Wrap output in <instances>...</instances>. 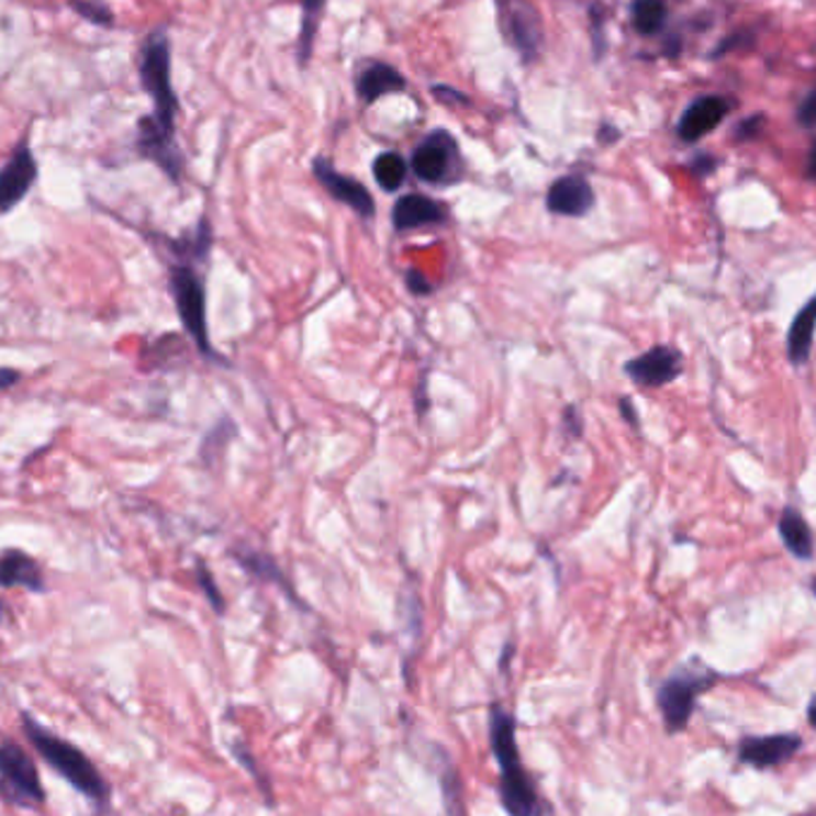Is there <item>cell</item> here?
Wrapping results in <instances>:
<instances>
[{
  "instance_id": "cell-1",
  "label": "cell",
  "mask_w": 816,
  "mask_h": 816,
  "mask_svg": "<svg viewBox=\"0 0 816 816\" xmlns=\"http://www.w3.org/2000/svg\"><path fill=\"white\" fill-rule=\"evenodd\" d=\"M22 733L26 740L32 742L36 754L44 759L53 771H58L67 783L77 787L87 800H91V805L96 809L108 812L113 787L103 779L99 767H96L77 745L55 736V733L48 730L44 724H38L32 714H22Z\"/></svg>"
},
{
  "instance_id": "cell-2",
  "label": "cell",
  "mask_w": 816,
  "mask_h": 816,
  "mask_svg": "<svg viewBox=\"0 0 816 816\" xmlns=\"http://www.w3.org/2000/svg\"><path fill=\"white\" fill-rule=\"evenodd\" d=\"M490 747L500 767V800L508 816H535L539 797L528 769L521 762L516 718L500 702L490 704Z\"/></svg>"
},
{
  "instance_id": "cell-3",
  "label": "cell",
  "mask_w": 816,
  "mask_h": 816,
  "mask_svg": "<svg viewBox=\"0 0 816 816\" xmlns=\"http://www.w3.org/2000/svg\"><path fill=\"white\" fill-rule=\"evenodd\" d=\"M139 77L146 93L154 101V115L146 120L154 124L156 130L175 136V120L179 113V101L172 89L170 77V38L165 30L150 32L142 48Z\"/></svg>"
},
{
  "instance_id": "cell-4",
  "label": "cell",
  "mask_w": 816,
  "mask_h": 816,
  "mask_svg": "<svg viewBox=\"0 0 816 816\" xmlns=\"http://www.w3.org/2000/svg\"><path fill=\"white\" fill-rule=\"evenodd\" d=\"M0 795L18 807L36 809L46 802L36 762L22 745L0 742Z\"/></svg>"
},
{
  "instance_id": "cell-5",
  "label": "cell",
  "mask_w": 816,
  "mask_h": 816,
  "mask_svg": "<svg viewBox=\"0 0 816 816\" xmlns=\"http://www.w3.org/2000/svg\"><path fill=\"white\" fill-rule=\"evenodd\" d=\"M170 292L189 337L197 344L203 356L213 358V347L209 339V317H205V289L203 280L187 262H179L170 270Z\"/></svg>"
},
{
  "instance_id": "cell-6",
  "label": "cell",
  "mask_w": 816,
  "mask_h": 816,
  "mask_svg": "<svg viewBox=\"0 0 816 816\" xmlns=\"http://www.w3.org/2000/svg\"><path fill=\"white\" fill-rule=\"evenodd\" d=\"M496 22L502 38L521 55V60L533 63L543 51L545 26L530 0H496Z\"/></svg>"
},
{
  "instance_id": "cell-7",
  "label": "cell",
  "mask_w": 816,
  "mask_h": 816,
  "mask_svg": "<svg viewBox=\"0 0 816 816\" xmlns=\"http://www.w3.org/2000/svg\"><path fill=\"white\" fill-rule=\"evenodd\" d=\"M456 163H459V146H456L454 136L445 130H437L413 150L411 170L427 185H441L451 177Z\"/></svg>"
},
{
  "instance_id": "cell-8",
  "label": "cell",
  "mask_w": 816,
  "mask_h": 816,
  "mask_svg": "<svg viewBox=\"0 0 816 816\" xmlns=\"http://www.w3.org/2000/svg\"><path fill=\"white\" fill-rule=\"evenodd\" d=\"M38 177V165L26 142L15 146L8 163L0 168V213H10L24 201Z\"/></svg>"
},
{
  "instance_id": "cell-9",
  "label": "cell",
  "mask_w": 816,
  "mask_h": 816,
  "mask_svg": "<svg viewBox=\"0 0 816 816\" xmlns=\"http://www.w3.org/2000/svg\"><path fill=\"white\" fill-rule=\"evenodd\" d=\"M626 376L638 387H663L683 376V354L675 347H652L649 351L630 358L626 364Z\"/></svg>"
},
{
  "instance_id": "cell-10",
  "label": "cell",
  "mask_w": 816,
  "mask_h": 816,
  "mask_svg": "<svg viewBox=\"0 0 816 816\" xmlns=\"http://www.w3.org/2000/svg\"><path fill=\"white\" fill-rule=\"evenodd\" d=\"M702 685H704L702 678L693 673H675L659 688L657 702H659L663 722H667V728L671 733L688 726V718L690 714H693L695 700H697Z\"/></svg>"
},
{
  "instance_id": "cell-11",
  "label": "cell",
  "mask_w": 816,
  "mask_h": 816,
  "mask_svg": "<svg viewBox=\"0 0 816 816\" xmlns=\"http://www.w3.org/2000/svg\"><path fill=\"white\" fill-rule=\"evenodd\" d=\"M313 175L317 177V182H321L327 189V193L335 201L349 205V209L356 211L361 217L376 215V201H372L370 191L361 182H358V179L339 175L335 170V165H332L329 160L315 158L313 160Z\"/></svg>"
},
{
  "instance_id": "cell-12",
  "label": "cell",
  "mask_w": 816,
  "mask_h": 816,
  "mask_svg": "<svg viewBox=\"0 0 816 816\" xmlns=\"http://www.w3.org/2000/svg\"><path fill=\"white\" fill-rule=\"evenodd\" d=\"M728 110L730 103L722 99V96H704V99H697L695 103H690L685 108V113L681 115V122H678V136H681L683 142H700L702 136H707L724 122Z\"/></svg>"
},
{
  "instance_id": "cell-13",
  "label": "cell",
  "mask_w": 816,
  "mask_h": 816,
  "mask_svg": "<svg viewBox=\"0 0 816 816\" xmlns=\"http://www.w3.org/2000/svg\"><path fill=\"white\" fill-rule=\"evenodd\" d=\"M592 205L594 191L585 177H561L547 191V209L563 217H583L592 211Z\"/></svg>"
},
{
  "instance_id": "cell-14",
  "label": "cell",
  "mask_w": 816,
  "mask_h": 816,
  "mask_svg": "<svg viewBox=\"0 0 816 816\" xmlns=\"http://www.w3.org/2000/svg\"><path fill=\"white\" fill-rule=\"evenodd\" d=\"M447 220L445 205L437 203L435 199H427L423 193H406L401 197L394 209H392V225L399 232L406 230H418L425 225H439Z\"/></svg>"
},
{
  "instance_id": "cell-15",
  "label": "cell",
  "mask_w": 816,
  "mask_h": 816,
  "mask_svg": "<svg viewBox=\"0 0 816 816\" xmlns=\"http://www.w3.org/2000/svg\"><path fill=\"white\" fill-rule=\"evenodd\" d=\"M0 588H24L30 592H44V573L41 566L20 549L0 551Z\"/></svg>"
},
{
  "instance_id": "cell-16",
  "label": "cell",
  "mask_w": 816,
  "mask_h": 816,
  "mask_svg": "<svg viewBox=\"0 0 816 816\" xmlns=\"http://www.w3.org/2000/svg\"><path fill=\"white\" fill-rule=\"evenodd\" d=\"M356 89H358V96H361L366 103H376V101L382 99V96L404 91L406 79L392 65L372 63L361 72V77H358Z\"/></svg>"
},
{
  "instance_id": "cell-17",
  "label": "cell",
  "mask_w": 816,
  "mask_h": 816,
  "mask_svg": "<svg viewBox=\"0 0 816 816\" xmlns=\"http://www.w3.org/2000/svg\"><path fill=\"white\" fill-rule=\"evenodd\" d=\"M816 332V292L795 315V321L787 332V358L795 368L805 366L809 361L812 344Z\"/></svg>"
},
{
  "instance_id": "cell-18",
  "label": "cell",
  "mask_w": 816,
  "mask_h": 816,
  "mask_svg": "<svg viewBox=\"0 0 816 816\" xmlns=\"http://www.w3.org/2000/svg\"><path fill=\"white\" fill-rule=\"evenodd\" d=\"M779 535L783 539L785 549L800 561H812L814 559V535L805 516L797 508L785 506L779 518Z\"/></svg>"
},
{
  "instance_id": "cell-19",
  "label": "cell",
  "mask_w": 816,
  "mask_h": 816,
  "mask_svg": "<svg viewBox=\"0 0 816 816\" xmlns=\"http://www.w3.org/2000/svg\"><path fill=\"white\" fill-rule=\"evenodd\" d=\"M800 747V738L795 736H771V738H757L747 740L742 745V759L747 764L754 767H771L779 764L783 759L793 757Z\"/></svg>"
},
{
  "instance_id": "cell-20",
  "label": "cell",
  "mask_w": 816,
  "mask_h": 816,
  "mask_svg": "<svg viewBox=\"0 0 816 816\" xmlns=\"http://www.w3.org/2000/svg\"><path fill=\"white\" fill-rule=\"evenodd\" d=\"M630 15L635 30L642 36H655L663 30V24H667L669 10L663 0H633Z\"/></svg>"
},
{
  "instance_id": "cell-21",
  "label": "cell",
  "mask_w": 816,
  "mask_h": 816,
  "mask_svg": "<svg viewBox=\"0 0 816 816\" xmlns=\"http://www.w3.org/2000/svg\"><path fill=\"white\" fill-rule=\"evenodd\" d=\"M409 175V163L401 158L394 150H387V154H380L372 163V177L384 191H396L401 185L406 182Z\"/></svg>"
},
{
  "instance_id": "cell-22",
  "label": "cell",
  "mask_w": 816,
  "mask_h": 816,
  "mask_svg": "<svg viewBox=\"0 0 816 816\" xmlns=\"http://www.w3.org/2000/svg\"><path fill=\"white\" fill-rule=\"evenodd\" d=\"M325 8V0H301V10H303V22H301V38H299V60L301 65H306L313 51V38L317 32V22H321Z\"/></svg>"
},
{
  "instance_id": "cell-23",
  "label": "cell",
  "mask_w": 816,
  "mask_h": 816,
  "mask_svg": "<svg viewBox=\"0 0 816 816\" xmlns=\"http://www.w3.org/2000/svg\"><path fill=\"white\" fill-rule=\"evenodd\" d=\"M439 785H441V797H445V809L449 816H468L466 814V802H463V785L459 781V773L447 762L441 764L439 771Z\"/></svg>"
},
{
  "instance_id": "cell-24",
  "label": "cell",
  "mask_w": 816,
  "mask_h": 816,
  "mask_svg": "<svg viewBox=\"0 0 816 816\" xmlns=\"http://www.w3.org/2000/svg\"><path fill=\"white\" fill-rule=\"evenodd\" d=\"M70 8L96 26H113L115 22L113 10L108 8L105 0H70Z\"/></svg>"
},
{
  "instance_id": "cell-25",
  "label": "cell",
  "mask_w": 816,
  "mask_h": 816,
  "mask_svg": "<svg viewBox=\"0 0 816 816\" xmlns=\"http://www.w3.org/2000/svg\"><path fill=\"white\" fill-rule=\"evenodd\" d=\"M234 757H237L239 759V764L248 771V773H251V776L256 779V783L260 785V791H262V795H266L268 800H272V791H270V785H268V779L266 776H262V773H260V769H258V764H256V759L251 757V752H246L244 750V747L237 742V745H234Z\"/></svg>"
},
{
  "instance_id": "cell-26",
  "label": "cell",
  "mask_w": 816,
  "mask_h": 816,
  "mask_svg": "<svg viewBox=\"0 0 816 816\" xmlns=\"http://www.w3.org/2000/svg\"><path fill=\"white\" fill-rule=\"evenodd\" d=\"M197 575H199V585L203 588L205 597H209V602L213 604V608H215V612H217V614H223V612H225V600H223V594H220V590L215 588V583H213L211 573H209V571H205V569H203V566H199Z\"/></svg>"
},
{
  "instance_id": "cell-27",
  "label": "cell",
  "mask_w": 816,
  "mask_h": 816,
  "mask_svg": "<svg viewBox=\"0 0 816 816\" xmlns=\"http://www.w3.org/2000/svg\"><path fill=\"white\" fill-rule=\"evenodd\" d=\"M797 122L805 130H814L816 127V89L807 96L805 101L800 103V108H797Z\"/></svg>"
},
{
  "instance_id": "cell-28",
  "label": "cell",
  "mask_w": 816,
  "mask_h": 816,
  "mask_svg": "<svg viewBox=\"0 0 816 816\" xmlns=\"http://www.w3.org/2000/svg\"><path fill=\"white\" fill-rule=\"evenodd\" d=\"M762 127H764V118H762V115H752V118H747V120H742V122L738 124L736 139H738V142H750V139H754V136H757L759 132H762Z\"/></svg>"
},
{
  "instance_id": "cell-29",
  "label": "cell",
  "mask_w": 816,
  "mask_h": 816,
  "mask_svg": "<svg viewBox=\"0 0 816 816\" xmlns=\"http://www.w3.org/2000/svg\"><path fill=\"white\" fill-rule=\"evenodd\" d=\"M406 284H409V289H411V292L416 294V297H425V294H431V292H433V284L427 282V280L423 278V275L416 272V270L406 272Z\"/></svg>"
},
{
  "instance_id": "cell-30",
  "label": "cell",
  "mask_w": 816,
  "mask_h": 816,
  "mask_svg": "<svg viewBox=\"0 0 816 816\" xmlns=\"http://www.w3.org/2000/svg\"><path fill=\"white\" fill-rule=\"evenodd\" d=\"M716 168H718V163L712 156H697L693 163H690V170H693L697 177H709Z\"/></svg>"
},
{
  "instance_id": "cell-31",
  "label": "cell",
  "mask_w": 816,
  "mask_h": 816,
  "mask_svg": "<svg viewBox=\"0 0 816 816\" xmlns=\"http://www.w3.org/2000/svg\"><path fill=\"white\" fill-rule=\"evenodd\" d=\"M747 41H752L750 34H733V36H728V38L724 41V44H718V48L714 51L712 58H718V55H724V53H728V51H733V48H742V46L747 44Z\"/></svg>"
},
{
  "instance_id": "cell-32",
  "label": "cell",
  "mask_w": 816,
  "mask_h": 816,
  "mask_svg": "<svg viewBox=\"0 0 816 816\" xmlns=\"http://www.w3.org/2000/svg\"><path fill=\"white\" fill-rule=\"evenodd\" d=\"M433 91H435L437 99H439V101H445V103H459V105H466V103H468L466 93L456 91V89H449V87H435Z\"/></svg>"
},
{
  "instance_id": "cell-33",
  "label": "cell",
  "mask_w": 816,
  "mask_h": 816,
  "mask_svg": "<svg viewBox=\"0 0 816 816\" xmlns=\"http://www.w3.org/2000/svg\"><path fill=\"white\" fill-rule=\"evenodd\" d=\"M563 423L566 425H571L569 427V431L578 437V435H583V418H580V413L571 406L569 411H566V416H563Z\"/></svg>"
},
{
  "instance_id": "cell-34",
  "label": "cell",
  "mask_w": 816,
  "mask_h": 816,
  "mask_svg": "<svg viewBox=\"0 0 816 816\" xmlns=\"http://www.w3.org/2000/svg\"><path fill=\"white\" fill-rule=\"evenodd\" d=\"M621 413H624V418H626L633 427H638V425H640V418H638V413H635L633 401H630V399H621Z\"/></svg>"
},
{
  "instance_id": "cell-35",
  "label": "cell",
  "mask_w": 816,
  "mask_h": 816,
  "mask_svg": "<svg viewBox=\"0 0 816 816\" xmlns=\"http://www.w3.org/2000/svg\"><path fill=\"white\" fill-rule=\"evenodd\" d=\"M20 380V372L12 370V368H0V390H8V387H12Z\"/></svg>"
},
{
  "instance_id": "cell-36",
  "label": "cell",
  "mask_w": 816,
  "mask_h": 816,
  "mask_svg": "<svg viewBox=\"0 0 816 816\" xmlns=\"http://www.w3.org/2000/svg\"><path fill=\"white\" fill-rule=\"evenodd\" d=\"M618 136H621V132H618L616 127H612V124H602V127H600V134H597V139H600L602 144H614V142L618 139Z\"/></svg>"
},
{
  "instance_id": "cell-37",
  "label": "cell",
  "mask_w": 816,
  "mask_h": 816,
  "mask_svg": "<svg viewBox=\"0 0 816 816\" xmlns=\"http://www.w3.org/2000/svg\"><path fill=\"white\" fill-rule=\"evenodd\" d=\"M807 175L816 182V142L812 144V150H809V160H807Z\"/></svg>"
},
{
  "instance_id": "cell-38",
  "label": "cell",
  "mask_w": 816,
  "mask_h": 816,
  "mask_svg": "<svg viewBox=\"0 0 816 816\" xmlns=\"http://www.w3.org/2000/svg\"><path fill=\"white\" fill-rule=\"evenodd\" d=\"M535 816H555V809H551V805H549V802L539 800V805H537V812H535Z\"/></svg>"
},
{
  "instance_id": "cell-39",
  "label": "cell",
  "mask_w": 816,
  "mask_h": 816,
  "mask_svg": "<svg viewBox=\"0 0 816 816\" xmlns=\"http://www.w3.org/2000/svg\"><path fill=\"white\" fill-rule=\"evenodd\" d=\"M809 722H812V726L816 728V697H814L812 704H809Z\"/></svg>"
},
{
  "instance_id": "cell-40",
  "label": "cell",
  "mask_w": 816,
  "mask_h": 816,
  "mask_svg": "<svg viewBox=\"0 0 816 816\" xmlns=\"http://www.w3.org/2000/svg\"><path fill=\"white\" fill-rule=\"evenodd\" d=\"M812 588H814V594H816V580H814V585H812Z\"/></svg>"
}]
</instances>
